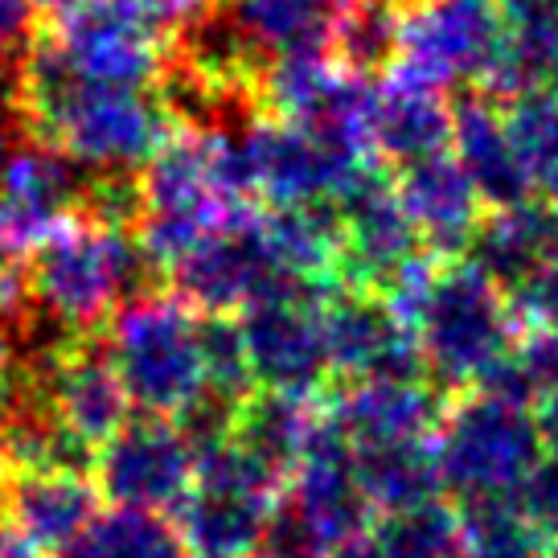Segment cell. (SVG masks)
Instances as JSON below:
<instances>
[{"instance_id":"83f0119b","label":"cell","mask_w":558,"mask_h":558,"mask_svg":"<svg viewBox=\"0 0 558 558\" xmlns=\"http://www.w3.org/2000/svg\"><path fill=\"white\" fill-rule=\"evenodd\" d=\"M185 542L173 522L140 509H111L70 542L58 558H185Z\"/></svg>"},{"instance_id":"60d3db41","label":"cell","mask_w":558,"mask_h":558,"mask_svg":"<svg viewBox=\"0 0 558 558\" xmlns=\"http://www.w3.org/2000/svg\"><path fill=\"white\" fill-rule=\"evenodd\" d=\"M538 185H542V193H546V206H550L558 214V165L546 177H542Z\"/></svg>"},{"instance_id":"52a82bcc","label":"cell","mask_w":558,"mask_h":558,"mask_svg":"<svg viewBox=\"0 0 558 558\" xmlns=\"http://www.w3.org/2000/svg\"><path fill=\"white\" fill-rule=\"evenodd\" d=\"M173 21L160 0H78L58 25V50L90 83L148 87L169 70L165 34Z\"/></svg>"},{"instance_id":"b9f144b4","label":"cell","mask_w":558,"mask_h":558,"mask_svg":"<svg viewBox=\"0 0 558 558\" xmlns=\"http://www.w3.org/2000/svg\"><path fill=\"white\" fill-rule=\"evenodd\" d=\"M29 4H34V9H41V13H58V17H62V13H70L78 0H29Z\"/></svg>"},{"instance_id":"7bdbcfd3","label":"cell","mask_w":558,"mask_h":558,"mask_svg":"<svg viewBox=\"0 0 558 558\" xmlns=\"http://www.w3.org/2000/svg\"><path fill=\"white\" fill-rule=\"evenodd\" d=\"M4 369H9V345H4V337H0V383H4Z\"/></svg>"},{"instance_id":"ba28073f","label":"cell","mask_w":558,"mask_h":558,"mask_svg":"<svg viewBox=\"0 0 558 558\" xmlns=\"http://www.w3.org/2000/svg\"><path fill=\"white\" fill-rule=\"evenodd\" d=\"M243 140L255 169V193L276 209L341 206L362 177L374 173L366 153L292 120H255L243 128Z\"/></svg>"},{"instance_id":"e575fe53","label":"cell","mask_w":558,"mask_h":558,"mask_svg":"<svg viewBox=\"0 0 558 558\" xmlns=\"http://www.w3.org/2000/svg\"><path fill=\"white\" fill-rule=\"evenodd\" d=\"M513 308L530 325L558 332V246L542 259V267L522 292H513Z\"/></svg>"},{"instance_id":"f1b7e54d","label":"cell","mask_w":558,"mask_h":558,"mask_svg":"<svg viewBox=\"0 0 558 558\" xmlns=\"http://www.w3.org/2000/svg\"><path fill=\"white\" fill-rule=\"evenodd\" d=\"M464 558H546L550 542L525 522L513 497H476L460 509Z\"/></svg>"},{"instance_id":"e0dca14e","label":"cell","mask_w":558,"mask_h":558,"mask_svg":"<svg viewBox=\"0 0 558 558\" xmlns=\"http://www.w3.org/2000/svg\"><path fill=\"white\" fill-rule=\"evenodd\" d=\"M46 407L83 444H107L132 415V395L107 345H78L58 353L46 374Z\"/></svg>"},{"instance_id":"74e56055","label":"cell","mask_w":558,"mask_h":558,"mask_svg":"<svg viewBox=\"0 0 558 558\" xmlns=\"http://www.w3.org/2000/svg\"><path fill=\"white\" fill-rule=\"evenodd\" d=\"M17 120H25L17 107H0V173H4V165H9V157L17 153Z\"/></svg>"},{"instance_id":"3957f363","label":"cell","mask_w":558,"mask_h":558,"mask_svg":"<svg viewBox=\"0 0 558 558\" xmlns=\"http://www.w3.org/2000/svg\"><path fill=\"white\" fill-rule=\"evenodd\" d=\"M107 353L120 369L132 407L148 415H185L206 399L202 320L181 296L140 292L111 316Z\"/></svg>"},{"instance_id":"ab89813d","label":"cell","mask_w":558,"mask_h":558,"mask_svg":"<svg viewBox=\"0 0 558 558\" xmlns=\"http://www.w3.org/2000/svg\"><path fill=\"white\" fill-rule=\"evenodd\" d=\"M337 558H386V555H383V546L374 542V534H357L353 542L337 546Z\"/></svg>"},{"instance_id":"5b68a950","label":"cell","mask_w":558,"mask_h":558,"mask_svg":"<svg viewBox=\"0 0 558 558\" xmlns=\"http://www.w3.org/2000/svg\"><path fill=\"white\" fill-rule=\"evenodd\" d=\"M546 456L538 415L488 390H472L439 418L436 460L444 488L464 501L509 497Z\"/></svg>"},{"instance_id":"7c38bea8","label":"cell","mask_w":558,"mask_h":558,"mask_svg":"<svg viewBox=\"0 0 558 558\" xmlns=\"http://www.w3.org/2000/svg\"><path fill=\"white\" fill-rule=\"evenodd\" d=\"M239 329H243L251 378L259 390L316 395V386L332 369L320 288H288L246 304Z\"/></svg>"},{"instance_id":"ee69618b","label":"cell","mask_w":558,"mask_h":558,"mask_svg":"<svg viewBox=\"0 0 558 558\" xmlns=\"http://www.w3.org/2000/svg\"><path fill=\"white\" fill-rule=\"evenodd\" d=\"M263 558H320V555H313V550H296V555H263Z\"/></svg>"},{"instance_id":"d6a6232c","label":"cell","mask_w":558,"mask_h":558,"mask_svg":"<svg viewBox=\"0 0 558 558\" xmlns=\"http://www.w3.org/2000/svg\"><path fill=\"white\" fill-rule=\"evenodd\" d=\"M144 181L136 173H123V169H111V173H90L87 185H83V218L99 222V227H140L144 222Z\"/></svg>"},{"instance_id":"ac0fdd59","label":"cell","mask_w":558,"mask_h":558,"mask_svg":"<svg viewBox=\"0 0 558 558\" xmlns=\"http://www.w3.org/2000/svg\"><path fill=\"white\" fill-rule=\"evenodd\" d=\"M99 485L70 469L13 472L4 485V522L13 534L62 555L95 518H99Z\"/></svg>"},{"instance_id":"603a6c76","label":"cell","mask_w":558,"mask_h":558,"mask_svg":"<svg viewBox=\"0 0 558 558\" xmlns=\"http://www.w3.org/2000/svg\"><path fill=\"white\" fill-rule=\"evenodd\" d=\"M337 427L353 448L395 444V439H432L444 418V402L427 390L423 378L411 383H353L329 407Z\"/></svg>"},{"instance_id":"5bb4252c","label":"cell","mask_w":558,"mask_h":558,"mask_svg":"<svg viewBox=\"0 0 558 558\" xmlns=\"http://www.w3.org/2000/svg\"><path fill=\"white\" fill-rule=\"evenodd\" d=\"M369 509L374 506L357 481L353 444L337 427V418L325 411L308 448L292 469V493H288L283 513L304 530V538L316 550H329V546L337 550L357 534H366Z\"/></svg>"},{"instance_id":"1f68e13d","label":"cell","mask_w":558,"mask_h":558,"mask_svg":"<svg viewBox=\"0 0 558 558\" xmlns=\"http://www.w3.org/2000/svg\"><path fill=\"white\" fill-rule=\"evenodd\" d=\"M506 120L534 181H542L558 165V95L525 90L518 99H509Z\"/></svg>"},{"instance_id":"2e32d148","label":"cell","mask_w":558,"mask_h":558,"mask_svg":"<svg viewBox=\"0 0 558 558\" xmlns=\"http://www.w3.org/2000/svg\"><path fill=\"white\" fill-rule=\"evenodd\" d=\"M341 263L337 271L357 292H383L418 255V230L402 209L399 190L378 169L341 202Z\"/></svg>"},{"instance_id":"9c48e42d","label":"cell","mask_w":558,"mask_h":558,"mask_svg":"<svg viewBox=\"0 0 558 558\" xmlns=\"http://www.w3.org/2000/svg\"><path fill=\"white\" fill-rule=\"evenodd\" d=\"M263 104L279 120L313 128L337 144L374 157L369 148V116H374V83L369 74L332 62L329 53H288L271 58L259 74Z\"/></svg>"},{"instance_id":"f6af8a7d","label":"cell","mask_w":558,"mask_h":558,"mask_svg":"<svg viewBox=\"0 0 558 558\" xmlns=\"http://www.w3.org/2000/svg\"><path fill=\"white\" fill-rule=\"evenodd\" d=\"M546 558H558V538L550 542V550H546Z\"/></svg>"},{"instance_id":"8fae6325","label":"cell","mask_w":558,"mask_h":558,"mask_svg":"<svg viewBox=\"0 0 558 558\" xmlns=\"http://www.w3.org/2000/svg\"><path fill=\"white\" fill-rule=\"evenodd\" d=\"M197 472V448L181 423L165 415L128 418L116 436L99 444L95 485L116 509L165 513L185 501Z\"/></svg>"},{"instance_id":"f546056e","label":"cell","mask_w":558,"mask_h":558,"mask_svg":"<svg viewBox=\"0 0 558 558\" xmlns=\"http://www.w3.org/2000/svg\"><path fill=\"white\" fill-rule=\"evenodd\" d=\"M399 17L402 4H395V0H353V9L337 29L332 50L357 74L386 70L399 53Z\"/></svg>"},{"instance_id":"7402d4cb","label":"cell","mask_w":558,"mask_h":558,"mask_svg":"<svg viewBox=\"0 0 558 558\" xmlns=\"http://www.w3.org/2000/svg\"><path fill=\"white\" fill-rule=\"evenodd\" d=\"M276 501L234 493V488L197 485L173 509L177 534L193 558H246L263 550L267 525L276 518Z\"/></svg>"},{"instance_id":"4fadbf2b","label":"cell","mask_w":558,"mask_h":558,"mask_svg":"<svg viewBox=\"0 0 558 558\" xmlns=\"http://www.w3.org/2000/svg\"><path fill=\"white\" fill-rule=\"evenodd\" d=\"M83 169L53 144H17L0 173V259L25 263L83 209Z\"/></svg>"},{"instance_id":"4dcf8cb0","label":"cell","mask_w":558,"mask_h":558,"mask_svg":"<svg viewBox=\"0 0 558 558\" xmlns=\"http://www.w3.org/2000/svg\"><path fill=\"white\" fill-rule=\"evenodd\" d=\"M202 357H206V390L222 402L251 399V362H246L243 329L227 316L202 320Z\"/></svg>"},{"instance_id":"cb8c5ba5","label":"cell","mask_w":558,"mask_h":558,"mask_svg":"<svg viewBox=\"0 0 558 558\" xmlns=\"http://www.w3.org/2000/svg\"><path fill=\"white\" fill-rule=\"evenodd\" d=\"M558 246V214L546 202H518L493 209L469 246V263L481 267L509 296L534 279L542 259Z\"/></svg>"},{"instance_id":"4316f807","label":"cell","mask_w":558,"mask_h":558,"mask_svg":"<svg viewBox=\"0 0 558 558\" xmlns=\"http://www.w3.org/2000/svg\"><path fill=\"white\" fill-rule=\"evenodd\" d=\"M320 418H325V407L313 395L263 390V395H251L246 402H239L234 436L243 439L246 448H255L263 460H271L276 469L292 472Z\"/></svg>"},{"instance_id":"ffe728a7","label":"cell","mask_w":558,"mask_h":558,"mask_svg":"<svg viewBox=\"0 0 558 558\" xmlns=\"http://www.w3.org/2000/svg\"><path fill=\"white\" fill-rule=\"evenodd\" d=\"M399 197L407 218L415 222L418 239L439 251V255H460L469 251L476 230H481V193L464 173V165L448 153H436L427 160H415L399 173Z\"/></svg>"},{"instance_id":"6da1fadb","label":"cell","mask_w":558,"mask_h":558,"mask_svg":"<svg viewBox=\"0 0 558 558\" xmlns=\"http://www.w3.org/2000/svg\"><path fill=\"white\" fill-rule=\"evenodd\" d=\"M21 116L37 140L90 173H136L173 140V111L144 87L90 83L66 62L53 37L21 53Z\"/></svg>"},{"instance_id":"d6986e66","label":"cell","mask_w":558,"mask_h":558,"mask_svg":"<svg viewBox=\"0 0 558 558\" xmlns=\"http://www.w3.org/2000/svg\"><path fill=\"white\" fill-rule=\"evenodd\" d=\"M452 111L444 90L418 83L402 70L386 66L383 83H374V116H369V148L390 165H415L452 148Z\"/></svg>"},{"instance_id":"d4e9b609","label":"cell","mask_w":558,"mask_h":558,"mask_svg":"<svg viewBox=\"0 0 558 558\" xmlns=\"http://www.w3.org/2000/svg\"><path fill=\"white\" fill-rule=\"evenodd\" d=\"M353 0H230L227 17L263 62L288 53H325Z\"/></svg>"},{"instance_id":"484cf974","label":"cell","mask_w":558,"mask_h":558,"mask_svg":"<svg viewBox=\"0 0 558 558\" xmlns=\"http://www.w3.org/2000/svg\"><path fill=\"white\" fill-rule=\"evenodd\" d=\"M357 481L366 488L369 506L383 513H402L439 501V460L436 439H395V444H366L353 448Z\"/></svg>"},{"instance_id":"277c9868","label":"cell","mask_w":558,"mask_h":558,"mask_svg":"<svg viewBox=\"0 0 558 558\" xmlns=\"http://www.w3.org/2000/svg\"><path fill=\"white\" fill-rule=\"evenodd\" d=\"M415 332L427 369L444 386H481L506 357L522 349V316L513 300L472 263L439 267Z\"/></svg>"},{"instance_id":"8992f818","label":"cell","mask_w":558,"mask_h":558,"mask_svg":"<svg viewBox=\"0 0 558 558\" xmlns=\"http://www.w3.org/2000/svg\"><path fill=\"white\" fill-rule=\"evenodd\" d=\"M501 46V0H407L399 17V53L390 66L436 90L456 83L485 90Z\"/></svg>"},{"instance_id":"44dd1931","label":"cell","mask_w":558,"mask_h":558,"mask_svg":"<svg viewBox=\"0 0 558 558\" xmlns=\"http://www.w3.org/2000/svg\"><path fill=\"white\" fill-rule=\"evenodd\" d=\"M452 157L464 165L481 202L493 209L518 206L534 197V173L518 153V140L509 132L501 107L488 104V95H469L452 111Z\"/></svg>"},{"instance_id":"7a4b0ae2","label":"cell","mask_w":558,"mask_h":558,"mask_svg":"<svg viewBox=\"0 0 558 558\" xmlns=\"http://www.w3.org/2000/svg\"><path fill=\"white\" fill-rule=\"evenodd\" d=\"M148 271L153 263L140 239H132L128 230L99 227L90 218H70L29 259L34 304L58 329L104 325L128 300L140 296Z\"/></svg>"},{"instance_id":"836d02e7","label":"cell","mask_w":558,"mask_h":558,"mask_svg":"<svg viewBox=\"0 0 558 558\" xmlns=\"http://www.w3.org/2000/svg\"><path fill=\"white\" fill-rule=\"evenodd\" d=\"M509 497H513L518 513L538 530L542 538L546 542L558 538V456L555 452L542 456Z\"/></svg>"},{"instance_id":"30bf717a","label":"cell","mask_w":558,"mask_h":558,"mask_svg":"<svg viewBox=\"0 0 558 558\" xmlns=\"http://www.w3.org/2000/svg\"><path fill=\"white\" fill-rule=\"evenodd\" d=\"M169 276H173L177 296L206 316H227L230 308H246L288 288H308L283 276L276 251L267 243L259 209L202 239L190 255H181L169 267Z\"/></svg>"},{"instance_id":"f35d334b","label":"cell","mask_w":558,"mask_h":558,"mask_svg":"<svg viewBox=\"0 0 558 558\" xmlns=\"http://www.w3.org/2000/svg\"><path fill=\"white\" fill-rule=\"evenodd\" d=\"M0 558H41V550L29 546L21 534H13V530L4 525V530H0Z\"/></svg>"},{"instance_id":"9a60e30c","label":"cell","mask_w":558,"mask_h":558,"mask_svg":"<svg viewBox=\"0 0 558 558\" xmlns=\"http://www.w3.org/2000/svg\"><path fill=\"white\" fill-rule=\"evenodd\" d=\"M329 362L353 383H411L423 378L427 357L418 332L386 308L383 296L345 292L325 304Z\"/></svg>"},{"instance_id":"d590c367","label":"cell","mask_w":558,"mask_h":558,"mask_svg":"<svg viewBox=\"0 0 558 558\" xmlns=\"http://www.w3.org/2000/svg\"><path fill=\"white\" fill-rule=\"evenodd\" d=\"M34 4L29 0H0V53H17L29 41Z\"/></svg>"},{"instance_id":"8d00e7d4","label":"cell","mask_w":558,"mask_h":558,"mask_svg":"<svg viewBox=\"0 0 558 558\" xmlns=\"http://www.w3.org/2000/svg\"><path fill=\"white\" fill-rule=\"evenodd\" d=\"M538 427H542V444H546V452L558 456V386L550 390H542L538 395Z\"/></svg>"}]
</instances>
